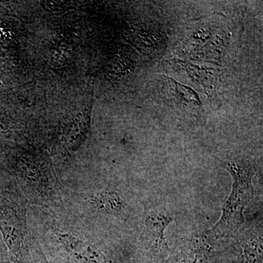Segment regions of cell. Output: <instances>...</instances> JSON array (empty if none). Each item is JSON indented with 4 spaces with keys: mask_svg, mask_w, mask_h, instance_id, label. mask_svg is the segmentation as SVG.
Listing matches in <instances>:
<instances>
[{
    "mask_svg": "<svg viewBox=\"0 0 263 263\" xmlns=\"http://www.w3.org/2000/svg\"><path fill=\"white\" fill-rule=\"evenodd\" d=\"M0 263H12L10 261L8 249L5 245L2 236H0Z\"/></svg>",
    "mask_w": 263,
    "mask_h": 263,
    "instance_id": "cell-6",
    "label": "cell"
},
{
    "mask_svg": "<svg viewBox=\"0 0 263 263\" xmlns=\"http://www.w3.org/2000/svg\"><path fill=\"white\" fill-rule=\"evenodd\" d=\"M233 176V192L226 202L220 221L211 232L220 235L229 233L243 223V210L252 196L251 168L249 164L241 161H231L223 164Z\"/></svg>",
    "mask_w": 263,
    "mask_h": 263,
    "instance_id": "cell-2",
    "label": "cell"
},
{
    "mask_svg": "<svg viewBox=\"0 0 263 263\" xmlns=\"http://www.w3.org/2000/svg\"><path fill=\"white\" fill-rule=\"evenodd\" d=\"M29 251L32 263H50L43 253L41 246L38 243H36L35 240H29Z\"/></svg>",
    "mask_w": 263,
    "mask_h": 263,
    "instance_id": "cell-5",
    "label": "cell"
},
{
    "mask_svg": "<svg viewBox=\"0 0 263 263\" xmlns=\"http://www.w3.org/2000/svg\"><path fill=\"white\" fill-rule=\"evenodd\" d=\"M84 207L89 212L104 215L119 214L124 209V200L117 192L101 191L81 194Z\"/></svg>",
    "mask_w": 263,
    "mask_h": 263,
    "instance_id": "cell-3",
    "label": "cell"
},
{
    "mask_svg": "<svg viewBox=\"0 0 263 263\" xmlns=\"http://www.w3.org/2000/svg\"><path fill=\"white\" fill-rule=\"evenodd\" d=\"M20 188L0 191V233L12 263H32L27 239L29 201Z\"/></svg>",
    "mask_w": 263,
    "mask_h": 263,
    "instance_id": "cell-1",
    "label": "cell"
},
{
    "mask_svg": "<svg viewBox=\"0 0 263 263\" xmlns=\"http://www.w3.org/2000/svg\"><path fill=\"white\" fill-rule=\"evenodd\" d=\"M172 221V218L164 216L158 212H151L146 214L145 217L146 231L151 239L155 242L157 247H167L164 233L167 226Z\"/></svg>",
    "mask_w": 263,
    "mask_h": 263,
    "instance_id": "cell-4",
    "label": "cell"
}]
</instances>
